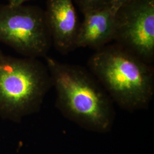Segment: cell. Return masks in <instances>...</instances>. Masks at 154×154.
<instances>
[{
  "instance_id": "3957f363",
  "label": "cell",
  "mask_w": 154,
  "mask_h": 154,
  "mask_svg": "<svg viewBox=\"0 0 154 154\" xmlns=\"http://www.w3.org/2000/svg\"><path fill=\"white\" fill-rule=\"evenodd\" d=\"M53 87L46 65L33 58H16L0 49V117L20 122L38 112Z\"/></svg>"
},
{
  "instance_id": "52a82bcc",
  "label": "cell",
  "mask_w": 154,
  "mask_h": 154,
  "mask_svg": "<svg viewBox=\"0 0 154 154\" xmlns=\"http://www.w3.org/2000/svg\"><path fill=\"white\" fill-rule=\"evenodd\" d=\"M84 20L79 25L75 48L96 49L114 39L116 14L109 6L83 13Z\"/></svg>"
},
{
  "instance_id": "7a4b0ae2",
  "label": "cell",
  "mask_w": 154,
  "mask_h": 154,
  "mask_svg": "<svg viewBox=\"0 0 154 154\" xmlns=\"http://www.w3.org/2000/svg\"><path fill=\"white\" fill-rule=\"evenodd\" d=\"M90 72L114 103L128 112L148 108L154 96V68L119 45L97 50Z\"/></svg>"
},
{
  "instance_id": "277c9868",
  "label": "cell",
  "mask_w": 154,
  "mask_h": 154,
  "mask_svg": "<svg viewBox=\"0 0 154 154\" xmlns=\"http://www.w3.org/2000/svg\"><path fill=\"white\" fill-rule=\"evenodd\" d=\"M0 42L25 57H45L52 44L45 11L35 6L0 4Z\"/></svg>"
},
{
  "instance_id": "6da1fadb",
  "label": "cell",
  "mask_w": 154,
  "mask_h": 154,
  "mask_svg": "<svg viewBox=\"0 0 154 154\" xmlns=\"http://www.w3.org/2000/svg\"><path fill=\"white\" fill-rule=\"evenodd\" d=\"M45 58L56 92L55 106L61 114L88 131L110 132L116 118L114 102L91 72L48 56Z\"/></svg>"
},
{
  "instance_id": "ba28073f",
  "label": "cell",
  "mask_w": 154,
  "mask_h": 154,
  "mask_svg": "<svg viewBox=\"0 0 154 154\" xmlns=\"http://www.w3.org/2000/svg\"><path fill=\"white\" fill-rule=\"evenodd\" d=\"M82 13L108 6V0H76Z\"/></svg>"
},
{
  "instance_id": "5b68a950",
  "label": "cell",
  "mask_w": 154,
  "mask_h": 154,
  "mask_svg": "<svg viewBox=\"0 0 154 154\" xmlns=\"http://www.w3.org/2000/svg\"><path fill=\"white\" fill-rule=\"evenodd\" d=\"M114 39L151 64L154 57V0H133L116 12Z\"/></svg>"
},
{
  "instance_id": "9c48e42d",
  "label": "cell",
  "mask_w": 154,
  "mask_h": 154,
  "mask_svg": "<svg viewBox=\"0 0 154 154\" xmlns=\"http://www.w3.org/2000/svg\"><path fill=\"white\" fill-rule=\"evenodd\" d=\"M133 0H108V6L112 9V11L116 13L118 11L128 3Z\"/></svg>"
},
{
  "instance_id": "30bf717a",
  "label": "cell",
  "mask_w": 154,
  "mask_h": 154,
  "mask_svg": "<svg viewBox=\"0 0 154 154\" xmlns=\"http://www.w3.org/2000/svg\"><path fill=\"white\" fill-rule=\"evenodd\" d=\"M30 0H8V4L11 6H20L24 5V3Z\"/></svg>"
},
{
  "instance_id": "8992f818",
  "label": "cell",
  "mask_w": 154,
  "mask_h": 154,
  "mask_svg": "<svg viewBox=\"0 0 154 154\" xmlns=\"http://www.w3.org/2000/svg\"><path fill=\"white\" fill-rule=\"evenodd\" d=\"M45 15L56 49L66 54L76 49L79 25L72 0H48Z\"/></svg>"
}]
</instances>
